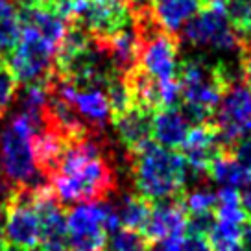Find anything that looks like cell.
Masks as SVG:
<instances>
[{
    "label": "cell",
    "mask_w": 251,
    "mask_h": 251,
    "mask_svg": "<svg viewBox=\"0 0 251 251\" xmlns=\"http://www.w3.org/2000/svg\"><path fill=\"white\" fill-rule=\"evenodd\" d=\"M214 2H220V4H224V0H203L205 6H207V4H214Z\"/></svg>",
    "instance_id": "1f68e13d"
},
{
    "label": "cell",
    "mask_w": 251,
    "mask_h": 251,
    "mask_svg": "<svg viewBox=\"0 0 251 251\" xmlns=\"http://www.w3.org/2000/svg\"><path fill=\"white\" fill-rule=\"evenodd\" d=\"M129 157L135 187L142 198L153 203L185 192L188 166L181 153L150 141Z\"/></svg>",
    "instance_id": "3957f363"
},
{
    "label": "cell",
    "mask_w": 251,
    "mask_h": 251,
    "mask_svg": "<svg viewBox=\"0 0 251 251\" xmlns=\"http://www.w3.org/2000/svg\"><path fill=\"white\" fill-rule=\"evenodd\" d=\"M240 71H242L244 85L251 91V41L242 43L240 47Z\"/></svg>",
    "instance_id": "cb8c5ba5"
},
{
    "label": "cell",
    "mask_w": 251,
    "mask_h": 251,
    "mask_svg": "<svg viewBox=\"0 0 251 251\" xmlns=\"http://www.w3.org/2000/svg\"><path fill=\"white\" fill-rule=\"evenodd\" d=\"M69 251H102L107 233L102 226L98 203H83L67 214Z\"/></svg>",
    "instance_id": "9c48e42d"
},
{
    "label": "cell",
    "mask_w": 251,
    "mask_h": 251,
    "mask_svg": "<svg viewBox=\"0 0 251 251\" xmlns=\"http://www.w3.org/2000/svg\"><path fill=\"white\" fill-rule=\"evenodd\" d=\"M185 205L187 212H203L214 211L216 207V194L207 187H196L192 192H185Z\"/></svg>",
    "instance_id": "7402d4cb"
},
{
    "label": "cell",
    "mask_w": 251,
    "mask_h": 251,
    "mask_svg": "<svg viewBox=\"0 0 251 251\" xmlns=\"http://www.w3.org/2000/svg\"><path fill=\"white\" fill-rule=\"evenodd\" d=\"M181 240L183 236H166L151 242L146 251H181Z\"/></svg>",
    "instance_id": "4316f807"
},
{
    "label": "cell",
    "mask_w": 251,
    "mask_h": 251,
    "mask_svg": "<svg viewBox=\"0 0 251 251\" xmlns=\"http://www.w3.org/2000/svg\"><path fill=\"white\" fill-rule=\"evenodd\" d=\"M216 224V214L214 211H203V212H187V226L185 231L188 235H200L209 236L211 229Z\"/></svg>",
    "instance_id": "603a6c76"
},
{
    "label": "cell",
    "mask_w": 251,
    "mask_h": 251,
    "mask_svg": "<svg viewBox=\"0 0 251 251\" xmlns=\"http://www.w3.org/2000/svg\"><path fill=\"white\" fill-rule=\"evenodd\" d=\"M150 240L142 231L120 227L115 233H111L107 248L111 251H146Z\"/></svg>",
    "instance_id": "44dd1931"
},
{
    "label": "cell",
    "mask_w": 251,
    "mask_h": 251,
    "mask_svg": "<svg viewBox=\"0 0 251 251\" xmlns=\"http://www.w3.org/2000/svg\"><path fill=\"white\" fill-rule=\"evenodd\" d=\"M0 251H26V250L19 248V246H13V244L4 242V244H0Z\"/></svg>",
    "instance_id": "4dcf8cb0"
},
{
    "label": "cell",
    "mask_w": 251,
    "mask_h": 251,
    "mask_svg": "<svg viewBox=\"0 0 251 251\" xmlns=\"http://www.w3.org/2000/svg\"><path fill=\"white\" fill-rule=\"evenodd\" d=\"M102 133L69 144L50 185L61 203H96L117 190Z\"/></svg>",
    "instance_id": "6da1fadb"
},
{
    "label": "cell",
    "mask_w": 251,
    "mask_h": 251,
    "mask_svg": "<svg viewBox=\"0 0 251 251\" xmlns=\"http://www.w3.org/2000/svg\"><path fill=\"white\" fill-rule=\"evenodd\" d=\"M21 33H23L21 11L0 13V61L6 63V59L19 45Z\"/></svg>",
    "instance_id": "d6986e66"
},
{
    "label": "cell",
    "mask_w": 251,
    "mask_h": 251,
    "mask_svg": "<svg viewBox=\"0 0 251 251\" xmlns=\"http://www.w3.org/2000/svg\"><path fill=\"white\" fill-rule=\"evenodd\" d=\"M212 124L218 129V137L226 151L233 153L238 142L251 135V91L244 81L236 79L224 91Z\"/></svg>",
    "instance_id": "8992f818"
},
{
    "label": "cell",
    "mask_w": 251,
    "mask_h": 251,
    "mask_svg": "<svg viewBox=\"0 0 251 251\" xmlns=\"http://www.w3.org/2000/svg\"><path fill=\"white\" fill-rule=\"evenodd\" d=\"M113 124L117 127L118 139L122 146L127 150L129 155L137 153L142 146H146L151 141V120L153 113L144 111L141 107H129L122 115L113 117Z\"/></svg>",
    "instance_id": "4fadbf2b"
},
{
    "label": "cell",
    "mask_w": 251,
    "mask_h": 251,
    "mask_svg": "<svg viewBox=\"0 0 251 251\" xmlns=\"http://www.w3.org/2000/svg\"><path fill=\"white\" fill-rule=\"evenodd\" d=\"M250 226H251V222H250Z\"/></svg>",
    "instance_id": "e575fe53"
},
{
    "label": "cell",
    "mask_w": 251,
    "mask_h": 251,
    "mask_svg": "<svg viewBox=\"0 0 251 251\" xmlns=\"http://www.w3.org/2000/svg\"><path fill=\"white\" fill-rule=\"evenodd\" d=\"M203 6V0H151V15L166 33L177 35Z\"/></svg>",
    "instance_id": "5bb4252c"
},
{
    "label": "cell",
    "mask_w": 251,
    "mask_h": 251,
    "mask_svg": "<svg viewBox=\"0 0 251 251\" xmlns=\"http://www.w3.org/2000/svg\"><path fill=\"white\" fill-rule=\"evenodd\" d=\"M233 155L236 157V161L244 168H248L251 172V135H248L246 139H242L236 144L235 148H233Z\"/></svg>",
    "instance_id": "d4e9b609"
},
{
    "label": "cell",
    "mask_w": 251,
    "mask_h": 251,
    "mask_svg": "<svg viewBox=\"0 0 251 251\" xmlns=\"http://www.w3.org/2000/svg\"><path fill=\"white\" fill-rule=\"evenodd\" d=\"M185 226H187V205H185V192H181L151 203V212L142 233L151 244L166 236H183Z\"/></svg>",
    "instance_id": "8fae6325"
},
{
    "label": "cell",
    "mask_w": 251,
    "mask_h": 251,
    "mask_svg": "<svg viewBox=\"0 0 251 251\" xmlns=\"http://www.w3.org/2000/svg\"><path fill=\"white\" fill-rule=\"evenodd\" d=\"M224 9L240 41H251V0H224Z\"/></svg>",
    "instance_id": "ffe728a7"
},
{
    "label": "cell",
    "mask_w": 251,
    "mask_h": 251,
    "mask_svg": "<svg viewBox=\"0 0 251 251\" xmlns=\"http://www.w3.org/2000/svg\"><path fill=\"white\" fill-rule=\"evenodd\" d=\"M181 251H212V248L207 236L188 235L181 240Z\"/></svg>",
    "instance_id": "484cf974"
},
{
    "label": "cell",
    "mask_w": 251,
    "mask_h": 251,
    "mask_svg": "<svg viewBox=\"0 0 251 251\" xmlns=\"http://www.w3.org/2000/svg\"><path fill=\"white\" fill-rule=\"evenodd\" d=\"M240 194V205H242V211L246 212V216L251 220V183H248L246 187H242Z\"/></svg>",
    "instance_id": "83f0119b"
},
{
    "label": "cell",
    "mask_w": 251,
    "mask_h": 251,
    "mask_svg": "<svg viewBox=\"0 0 251 251\" xmlns=\"http://www.w3.org/2000/svg\"><path fill=\"white\" fill-rule=\"evenodd\" d=\"M209 176L222 187L242 188L251 183V172L244 168L233 153H222L209 166Z\"/></svg>",
    "instance_id": "2e32d148"
},
{
    "label": "cell",
    "mask_w": 251,
    "mask_h": 251,
    "mask_svg": "<svg viewBox=\"0 0 251 251\" xmlns=\"http://www.w3.org/2000/svg\"><path fill=\"white\" fill-rule=\"evenodd\" d=\"M183 39L200 48H212L222 52H240L242 41L229 23L224 4L214 2L201 8L183 26Z\"/></svg>",
    "instance_id": "52a82bcc"
},
{
    "label": "cell",
    "mask_w": 251,
    "mask_h": 251,
    "mask_svg": "<svg viewBox=\"0 0 251 251\" xmlns=\"http://www.w3.org/2000/svg\"><path fill=\"white\" fill-rule=\"evenodd\" d=\"M96 43L102 47L109 59L113 71L117 74H126L133 67L139 65V55H141V33L137 30L135 19L131 24L117 31L107 39H96Z\"/></svg>",
    "instance_id": "7c38bea8"
},
{
    "label": "cell",
    "mask_w": 251,
    "mask_h": 251,
    "mask_svg": "<svg viewBox=\"0 0 251 251\" xmlns=\"http://www.w3.org/2000/svg\"><path fill=\"white\" fill-rule=\"evenodd\" d=\"M122 2L131 9V13H137V11L151 8V0H122Z\"/></svg>",
    "instance_id": "f1b7e54d"
},
{
    "label": "cell",
    "mask_w": 251,
    "mask_h": 251,
    "mask_svg": "<svg viewBox=\"0 0 251 251\" xmlns=\"http://www.w3.org/2000/svg\"><path fill=\"white\" fill-rule=\"evenodd\" d=\"M181 150H183L181 155L185 157L187 166L194 176H198V179H203L205 176H209V166L216 157L222 153H229L220 141L218 129L212 122L194 126L192 129H188Z\"/></svg>",
    "instance_id": "30bf717a"
},
{
    "label": "cell",
    "mask_w": 251,
    "mask_h": 251,
    "mask_svg": "<svg viewBox=\"0 0 251 251\" xmlns=\"http://www.w3.org/2000/svg\"><path fill=\"white\" fill-rule=\"evenodd\" d=\"M26 251H48L45 248H31V250H26Z\"/></svg>",
    "instance_id": "d6a6232c"
},
{
    "label": "cell",
    "mask_w": 251,
    "mask_h": 251,
    "mask_svg": "<svg viewBox=\"0 0 251 251\" xmlns=\"http://www.w3.org/2000/svg\"><path fill=\"white\" fill-rule=\"evenodd\" d=\"M2 115H4V109H0V118H2Z\"/></svg>",
    "instance_id": "836d02e7"
},
{
    "label": "cell",
    "mask_w": 251,
    "mask_h": 251,
    "mask_svg": "<svg viewBox=\"0 0 251 251\" xmlns=\"http://www.w3.org/2000/svg\"><path fill=\"white\" fill-rule=\"evenodd\" d=\"M55 48L31 26L23 24L19 45L6 59V67L19 85L47 81L54 72Z\"/></svg>",
    "instance_id": "5b68a950"
},
{
    "label": "cell",
    "mask_w": 251,
    "mask_h": 251,
    "mask_svg": "<svg viewBox=\"0 0 251 251\" xmlns=\"http://www.w3.org/2000/svg\"><path fill=\"white\" fill-rule=\"evenodd\" d=\"M236 79V74L229 71L226 63H209L203 57L183 59L177 71L179 109L188 124L200 126L212 122L222 94Z\"/></svg>",
    "instance_id": "7a4b0ae2"
},
{
    "label": "cell",
    "mask_w": 251,
    "mask_h": 251,
    "mask_svg": "<svg viewBox=\"0 0 251 251\" xmlns=\"http://www.w3.org/2000/svg\"><path fill=\"white\" fill-rule=\"evenodd\" d=\"M35 127L24 113L11 118L8 127L0 135V159L4 172L13 187H24L39 172L33 161L31 135Z\"/></svg>",
    "instance_id": "277c9868"
},
{
    "label": "cell",
    "mask_w": 251,
    "mask_h": 251,
    "mask_svg": "<svg viewBox=\"0 0 251 251\" xmlns=\"http://www.w3.org/2000/svg\"><path fill=\"white\" fill-rule=\"evenodd\" d=\"M242 246H244V251H251V226L250 224H246V226H244Z\"/></svg>",
    "instance_id": "f546056e"
},
{
    "label": "cell",
    "mask_w": 251,
    "mask_h": 251,
    "mask_svg": "<svg viewBox=\"0 0 251 251\" xmlns=\"http://www.w3.org/2000/svg\"><path fill=\"white\" fill-rule=\"evenodd\" d=\"M246 224H231V222H218L209 233V244L212 251H244L242 235Z\"/></svg>",
    "instance_id": "ac0fdd59"
},
{
    "label": "cell",
    "mask_w": 251,
    "mask_h": 251,
    "mask_svg": "<svg viewBox=\"0 0 251 251\" xmlns=\"http://www.w3.org/2000/svg\"><path fill=\"white\" fill-rule=\"evenodd\" d=\"M133 23V13L122 0H76L69 24H76L93 39H107Z\"/></svg>",
    "instance_id": "ba28073f"
},
{
    "label": "cell",
    "mask_w": 251,
    "mask_h": 251,
    "mask_svg": "<svg viewBox=\"0 0 251 251\" xmlns=\"http://www.w3.org/2000/svg\"><path fill=\"white\" fill-rule=\"evenodd\" d=\"M188 129H190V124L183 117L179 107L157 111L151 120V137L155 139L159 146H165L168 150L181 148L187 139Z\"/></svg>",
    "instance_id": "9a60e30c"
},
{
    "label": "cell",
    "mask_w": 251,
    "mask_h": 251,
    "mask_svg": "<svg viewBox=\"0 0 251 251\" xmlns=\"http://www.w3.org/2000/svg\"><path fill=\"white\" fill-rule=\"evenodd\" d=\"M150 212H151V201L142 198L141 194H131V196H126L120 201L117 214L122 227L144 231L146 222L150 218Z\"/></svg>",
    "instance_id": "e0dca14e"
}]
</instances>
